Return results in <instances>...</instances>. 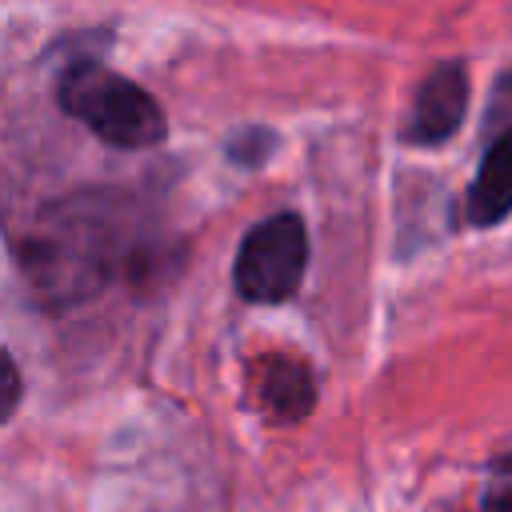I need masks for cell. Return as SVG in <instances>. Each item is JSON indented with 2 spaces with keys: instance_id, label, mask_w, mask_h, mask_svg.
I'll use <instances>...</instances> for the list:
<instances>
[{
  "instance_id": "cell-1",
  "label": "cell",
  "mask_w": 512,
  "mask_h": 512,
  "mask_svg": "<svg viewBox=\"0 0 512 512\" xmlns=\"http://www.w3.org/2000/svg\"><path fill=\"white\" fill-rule=\"evenodd\" d=\"M60 108L116 148H152L164 140L160 104L104 64H72L60 80Z\"/></svg>"
},
{
  "instance_id": "cell-2",
  "label": "cell",
  "mask_w": 512,
  "mask_h": 512,
  "mask_svg": "<svg viewBox=\"0 0 512 512\" xmlns=\"http://www.w3.org/2000/svg\"><path fill=\"white\" fill-rule=\"evenodd\" d=\"M304 268H308V228L296 212H280V216L260 220L244 236L232 280L244 300L276 304L300 288Z\"/></svg>"
},
{
  "instance_id": "cell-3",
  "label": "cell",
  "mask_w": 512,
  "mask_h": 512,
  "mask_svg": "<svg viewBox=\"0 0 512 512\" xmlns=\"http://www.w3.org/2000/svg\"><path fill=\"white\" fill-rule=\"evenodd\" d=\"M464 108H468V72L460 64H440L424 76L412 100L404 136L412 144H440L460 128Z\"/></svg>"
},
{
  "instance_id": "cell-4",
  "label": "cell",
  "mask_w": 512,
  "mask_h": 512,
  "mask_svg": "<svg viewBox=\"0 0 512 512\" xmlns=\"http://www.w3.org/2000/svg\"><path fill=\"white\" fill-rule=\"evenodd\" d=\"M508 212H512V128L488 144L480 172L468 188V204H464V216L476 228H492Z\"/></svg>"
},
{
  "instance_id": "cell-5",
  "label": "cell",
  "mask_w": 512,
  "mask_h": 512,
  "mask_svg": "<svg viewBox=\"0 0 512 512\" xmlns=\"http://www.w3.org/2000/svg\"><path fill=\"white\" fill-rule=\"evenodd\" d=\"M256 388L264 396V404L276 412V416H304L312 408V384H308V368L296 364V360H284V356H272L264 364V372L256 376Z\"/></svg>"
},
{
  "instance_id": "cell-6",
  "label": "cell",
  "mask_w": 512,
  "mask_h": 512,
  "mask_svg": "<svg viewBox=\"0 0 512 512\" xmlns=\"http://www.w3.org/2000/svg\"><path fill=\"white\" fill-rule=\"evenodd\" d=\"M16 400H20V372H16V364L8 360V352L0 348V420L12 416Z\"/></svg>"
},
{
  "instance_id": "cell-7",
  "label": "cell",
  "mask_w": 512,
  "mask_h": 512,
  "mask_svg": "<svg viewBox=\"0 0 512 512\" xmlns=\"http://www.w3.org/2000/svg\"><path fill=\"white\" fill-rule=\"evenodd\" d=\"M484 512H512V492H496V496H488Z\"/></svg>"
}]
</instances>
